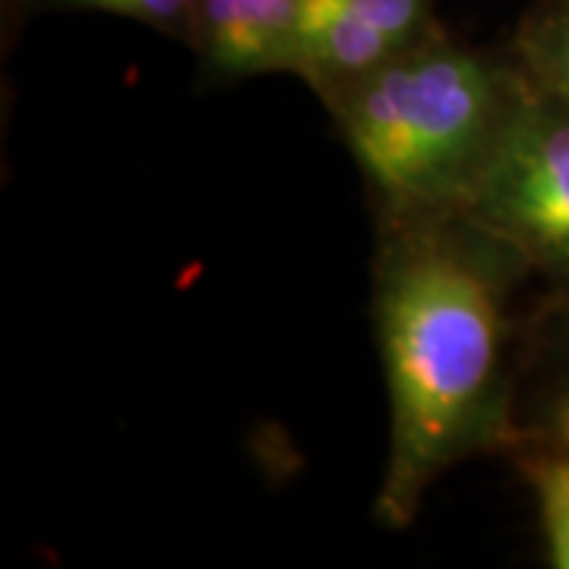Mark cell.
<instances>
[{
  "label": "cell",
  "instance_id": "6da1fadb",
  "mask_svg": "<svg viewBox=\"0 0 569 569\" xmlns=\"http://www.w3.org/2000/svg\"><path fill=\"white\" fill-rule=\"evenodd\" d=\"M529 263L462 209L373 216L370 320L387 387L373 519L408 529L430 488L478 456H512Z\"/></svg>",
  "mask_w": 569,
  "mask_h": 569
},
{
  "label": "cell",
  "instance_id": "7a4b0ae2",
  "mask_svg": "<svg viewBox=\"0 0 569 569\" xmlns=\"http://www.w3.org/2000/svg\"><path fill=\"white\" fill-rule=\"evenodd\" d=\"M522 92L507 48L468 44L443 26L323 104L370 212L418 216L466 209Z\"/></svg>",
  "mask_w": 569,
  "mask_h": 569
},
{
  "label": "cell",
  "instance_id": "3957f363",
  "mask_svg": "<svg viewBox=\"0 0 569 569\" xmlns=\"http://www.w3.org/2000/svg\"><path fill=\"white\" fill-rule=\"evenodd\" d=\"M462 212L516 250L545 291L569 288V102L526 92Z\"/></svg>",
  "mask_w": 569,
  "mask_h": 569
},
{
  "label": "cell",
  "instance_id": "277c9868",
  "mask_svg": "<svg viewBox=\"0 0 569 569\" xmlns=\"http://www.w3.org/2000/svg\"><path fill=\"white\" fill-rule=\"evenodd\" d=\"M440 29L437 0H301L295 77L326 102Z\"/></svg>",
  "mask_w": 569,
  "mask_h": 569
},
{
  "label": "cell",
  "instance_id": "5b68a950",
  "mask_svg": "<svg viewBox=\"0 0 569 569\" xmlns=\"http://www.w3.org/2000/svg\"><path fill=\"white\" fill-rule=\"evenodd\" d=\"M301 32V0H200L193 51L200 80L209 86L253 80V77H295Z\"/></svg>",
  "mask_w": 569,
  "mask_h": 569
},
{
  "label": "cell",
  "instance_id": "8992f818",
  "mask_svg": "<svg viewBox=\"0 0 569 569\" xmlns=\"http://www.w3.org/2000/svg\"><path fill=\"white\" fill-rule=\"evenodd\" d=\"M522 452H569V288L545 291L529 313L509 459Z\"/></svg>",
  "mask_w": 569,
  "mask_h": 569
},
{
  "label": "cell",
  "instance_id": "52a82bcc",
  "mask_svg": "<svg viewBox=\"0 0 569 569\" xmlns=\"http://www.w3.org/2000/svg\"><path fill=\"white\" fill-rule=\"evenodd\" d=\"M507 51L531 86L569 102V0H531Z\"/></svg>",
  "mask_w": 569,
  "mask_h": 569
},
{
  "label": "cell",
  "instance_id": "ba28073f",
  "mask_svg": "<svg viewBox=\"0 0 569 569\" xmlns=\"http://www.w3.org/2000/svg\"><path fill=\"white\" fill-rule=\"evenodd\" d=\"M512 462L535 493L548 563L569 569V452H522Z\"/></svg>",
  "mask_w": 569,
  "mask_h": 569
},
{
  "label": "cell",
  "instance_id": "9c48e42d",
  "mask_svg": "<svg viewBox=\"0 0 569 569\" xmlns=\"http://www.w3.org/2000/svg\"><path fill=\"white\" fill-rule=\"evenodd\" d=\"M22 13H104L140 22L187 44L200 0H13Z\"/></svg>",
  "mask_w": 569,
  "mask_h": 569
}]
</instances>
